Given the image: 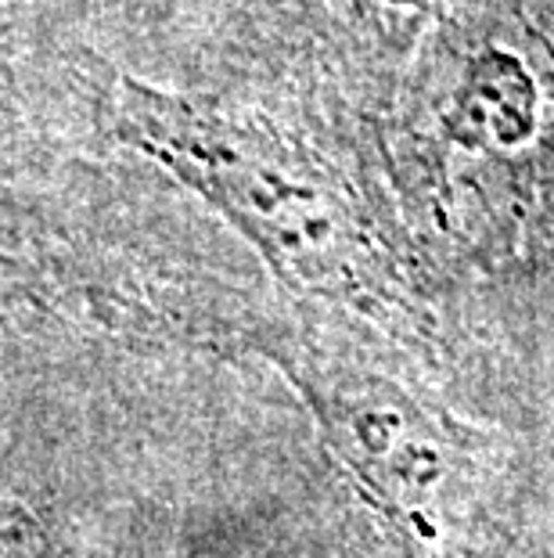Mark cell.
<instances>
[{"label": "cell", "mask_w": 554, "mask_h": 558, "mask_svg": "<svg viewBox=\"0 0 554 558\" xmlns=\"http://www.w3.org/2000/svg\"><path fill=\"white\" fill-rule=\"evenodd\" d=\"M120 123L285 275L332 292L382 281L385 256L349 192L274 126L140 83L126 87Z\"/></svg>", "instance_id": "6da1fadb"}, {"label": "cell", "mask_w": 554, "mask_h": 558, "mask_svg": "<svg viewBox=\"0 0 554 558\" xmlns=\"http://www.w3.org/2000/svg\"><path fill=\"white\" fill-rule=\"evenodd\" d=\"M457 116L468 134L518 145L533 130V83L508 54H490L471 69L468 87L457 94Z\"/></svg>", "instance_id": "7a4b0ae2"}, {"label": "cell", "mask_w": 554, "mask_h": 558, "mask_svg": "<svg viewBox=\"0 0 554 558\" xmlns=\"http://www.w3.org/2000/svg\"><path fill=\"white\" fill-rule=\"evenodd\" d=\"M385 4H393V8H410V11H426V8L435 4V0H385Z\"/></svg>", "instance_id": "3957f363"}]
</instances>
